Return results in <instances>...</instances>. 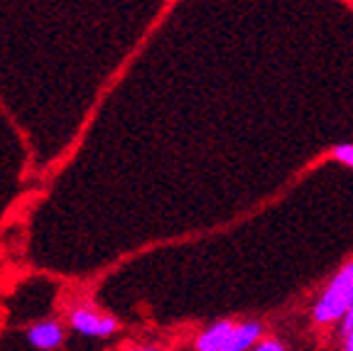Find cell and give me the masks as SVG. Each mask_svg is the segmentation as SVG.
<instances>
[{"label":"cell","mask_w":353,"mask_h":351,"mask_svg":"<svg viewBox=\"0 0 353 351\" xmlns=\"http://www.w3.org/2000/svg\"><path fill=\"white\" fill-rule=\"evenodd\" d=\"M353 305V258L346 260L319 292L316 302L312 305V322L316 327H331L341 324L348 307Z\"/></svg>","instance_id":"cell-1"},{"label":"cell","mask_w":353,"mask_h":351,"mask_svg":"<svg viewBox=\"0 0 353 351\" xmlns=\"http://www.w3.org/2000/svg\"><path fill=\"white\" fill-rule=\"evenodd\" d=\"M66 322L79 336H86V339H108L121 327L116 317L101 312L88 302H74L72 307L66 310Z\"/></svg>","instance_id":"cell-2"},{"label":"cell","mask_w":353,"mask_h":351,"mask_svg":"<svg viewBox=\"0 0 353 351\" xmlns=\"http://www.w3.org/2000/svg\"><path fill=\"white\" fill-rule=\"evenodd\" d=\"M25 336H28V341L34 349L54 351L64 344L66 332H64V327H61V322H57V319H39V322H32L28 330H25Z\"/></svg>","instance_id":"cell-3"},{"label":"cell","mask_w":353,"mask_h":351,"mask_svg":"<svg viewBox=\"0 0 353 351\" xmlns=\"http://www.w3.org/2000/svg\"><path fill=\"white\" fill-rule=\"evenodd\" d=\"M260 339H263V324L260 322H255V319L233 322V330L228 334L223 351H250Z\"/></svg>","instance_id":"cell-4"},{"label":"cell","mask_w":353,"mask_h":351,"mask_svg":"<svg viewBox=\"0 0 353 351\" xmlns=\"http://www.w3.org/2000/svg\"><path fill=\"white\" fill-rule=\"evenodd\" d=\"M331 158L341 162V165L351 167L353 170V143H341V145H334L331 148Z\"/></svg>","instance_id":"cell-5"},{"label":"cell","mask_w":353,"mask_h":351,"mask_svg":"<svg viewBox=\"0 0 353 351\" xmlns=\"http://www.w3.org/2000/svg\"><path fill=\"white\" fill-rule=\"evenodd\" d=\"M250 351H287V349H285V344H282V341L268 336V339H260Z\"/></svg>","instance_id":"cell-6"},{"label":"cell","mask_w":353,"mask_h":351,"mask_svg":"<svg viewBox=\"0 0 353 351\" xmlns=\"http://www.w3.org/2000/svg\"><path fill=\"white\" fill-rule=\"evenodd\" d=\"M353 330V305L348 307V312H346V317L341 319V336L343 334H348V332Z\"/></svg>","instance_id":"cell-7"},{"label":"cell","mask_w":353,"mask_h":351,"mask_svg":"<svg viewBox=\"0 0 353 351\" xmlns=\"http://www.w3.org/2000/svg\"><path fill=\"white\" fill-rule=\"evenodd\" d=\"M125 351H162V349H157V346H152V344H138V346H130V349H125Z\"/></svg>","instance_id":"cell-8"},{"label":"cell","mask_w":353,"mask_h":351,"mask_svg":"<svg viewBox=\"0 0 353 351\" xmlns=\"http://www.w3.org/2000/svg\"><path fill=\"white\" fill-rule=\"evenodd\" d=\"M343 351H353V330L343 334Z\"/></svg>","instance_id":"cell-9"}]
</instances>
